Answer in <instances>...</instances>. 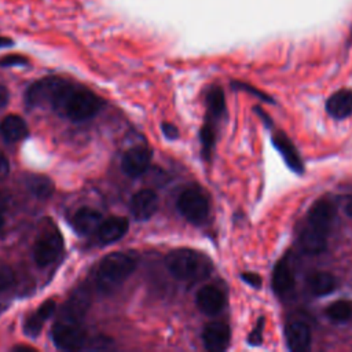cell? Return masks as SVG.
I'll use <instances>...</instances> for the list:
<instances>
[{
	"instance_id": "obj_1",
	"label": "cell",
	"mask_w": 352,
	"mask_h": 352,
	"mask_svg": "<svg viewBox=\"0 0 352 352\" xmlns=\"http://www.w3.org/2000/svg\"><path fill=\"white\" fill-rule=\"evenodd\" d=\"M73 89L74 87L60 77H44L28 88L26 103L33 107L51 106L63 111Z\"/></svg>"
},
{
	"instance_id": "obj_2",
	"label": "cell",
	"mask_w": 352,
	"mask_h": 352,
	"mask_svg": "<svg viewBox=\"0 0 352 352\" xmlns=\"http://www.w3.org/2000/svg\"><path fill=\"white\" fill-rule=\"evenodd\" d=\"M136 268V260L126 253H110L99 264L96 283L100 290H111L122 283Z\"/></svg>"
},
{
	"instance_id": "obj_3",
	"label": "cell",
	"mask_w": 352,
	"mask_h": 352,
	"mask_svg": "<svg viewBox=\"0 0 352 352\" xmlns=\"http://www.w3.org/2000/svg\"><path fill=\"white\" fill-rule=\"evenodd\" d=\"M169 272L179 280H195L208 274L209 264L205 258L191 249H175L165 257Z\"/></svg>"
},
{
	"instance_id": "obj_4",
	"label": "cell",
	"mask_w": 352,
	"mask_h": 352,
	"mask_svg": "<svg viewBox=\"0 0 352 352\" xmlns=\"http://www.w3.org/2000/svg\"><path fill=\"white\" fill-rule=\"evenodd\" d=\"M102 106V100L88 89H73L63 113L72 121H85L94 117Z\"/></svg>"
},
{
	"instance_id": "obj_5",
	"label": "cell",
	"mask_w": 352,
	"mask_h": 352,
	"mask_svg": "<svg viewBox=\"0 0 352 352\" xmlns=\"http://www.w3.org/2000/svg\"><path fill=\"white\" fill-rule=\"evenodd\" d=\"M177 209L191 223H202L209 213V202L198 188H186L177 198Z\"/></svg>"
},
{
	"instance_id": "obj_6",
	"label": "cell",
	"mask_w": 352,
	"mask_h": 352,
	"mask_svg": "<svg viewBox=\"0 0 352 352\" xmlns=\"http://www.w3.org/2000/svg\"><path fill=\"white\" fill-rule=\"evenodd\" d=\"M52 341L59 349L74 351L81 349L87 342L85 331L81 329L80 323L70 320H60L52 327Z\"/></svg>"
},
{
	"instance_id": "obj_7",
	"label": "cell",
	"mask_w": 352,
	"mask_h": 352,
	"mask_svg": "<svg viewBox=\"0 0 352 352\" xmlns=\"http://www.w3.org/2000/svg\"><path fill=\"white\" fill-rule=\"evenodd\" d=\"M62 235L55 228L45 230L38 236L33 249L36 264L40 267H47L54 263L62 250Z\"/></svg>"
},
{
	"instance_id": "obj_8",
	"label": "cell",
	"mask_w": 352,
	"mask_h": 352,
	"mask_svg": "<svg viewBox=\"0 0 352 352\" xmlns=\"http://www.w3.org/2000/svg\"><path fill=\"white\" fill-rule=\"evenodd\" d=\"M151 161V151L147 147L129 148L122 157V170L129 177H138L143 175Z\"/></svg>"
},
{
	"instance_id": "obj_9",
	"label": "cell",
	"mask_w": 352,
	"mask_h": 352,
	"mask_svg": "<svg viewBox=\"0 0 352 352\" xmlns=\"http://www.w3.org/2000/svg\"><path fill=\"white\" fill-rule=\"evenodd\" d=\"M195 302L201 312L209 316H214L219 312H221V309L224 308L226 297L220 289H217L216 286L208 285L198 290L195 296Z\"/></svg>"
},
{
	"instance_id": "obj_10",
	"label": "cell",
	"mask_w": 352,
	"mask_h": 352,
	"mask_svg": "<svg viewBox=\"0 0 352 352\" xmlns=\"http://www.w3.org/2000/svg\"><path fill=\"white\" fill-rule=\"evenodd\" d=\"M89 305H91V297L88 290L85 287L77 289L65 302L62 309V319L80 323V320L87 314Z\"/></svg>"
},
{
	"instance_id": "obj_11",
	"label": "cell",
	"mask_w": 352,
	"mask_h": 352,
	"mask_svg": "<svg viewBox=\"0 0 352 352\" xmlns=\"http://www.w3.org/2000/svg\"><path fill=\"white\" fill-rule=\"evenodd\" d=\"M158 209V195L150 188H143L133 194L131 199V212L136 220L150 219Z\"/></svg>"
},
{
	"instance_id": "obj_12",
	"label": "cell",
	"mask_w": 352,
	"mask_h": 352,
	"mask_svg": "<svg viewBox=\"0 0 352 352\" xmlns=\"http://www.w3.org/2000/svg\"><path fill=\"white\" fill-rule=\"evenodd\" d=\"M336 216V206L329 199H318L308 212V226L329 232L330 224Z\"/></svg>"
},
{
	"instance_id": "obj_13",
	"label": "cell",
	"mask_w": 352,
	"mask_h": 352,
	"mask_svg": "<svg viewBox=\"0 0 352 352\" xmlns=\"http://www.w3.org/2000/svg\"><path fill=\"white\" fill-rule=\"evenodd\" d=\"M230 327L221 322H212L205 326L202 333L204 345L208 351L220 352L228 346L230 342Z\"/></svg>"
},
{
	"instance_id": "obj_14",
	"label": "cell",
	"mask_w": 352,
	"mask_h": 352,
	"mask_svg": "<svg viewBox=\"0 0 352 352\" xmlns=\"http://www.w3.org/2000/svg\"><path fill=\"white\" fill-rule=\"evenodd\" d=\"M103 220L104 219L100 212H98L92 208H81L73 214L72 224H73V228L78 234L89 235L99 230Z\"/></svg>"
},
{
	"instance_id": "obj_15",
	"label": "cell",
	"mask_w": 352,
	"mask_h": 352,
	"mask_svg": "<svg viewBox=\"0 0 352 352\" xmlns=\"http://www.w3.org/2000/svg\"><path fill=\"white\" fill-rule=\"evenodd\" d=\"M272 144L280 153L286 165L293 172H296V173H302L304 172V164L300 158V154H298L297 148L294 147V144L290 142V139L287 136L278 132L276 135L272 136Z\"/></svg>"
},
{
	"instance_id": "obj_16",
	"label": "cell",
	"mask_w": 352,
	"mask_h": 352,
	"mask_svg": "<svg viewBox=\"0 0 352 352\" xmlns=\"http://www.w3.org/2000/svg\"><path fill=\"white\" fill-rule=\"evenodd\" d=\"M294 287L293 268L285 256L279 260L272 272V289L278 296H285Z\"/></svg>"
},
{
	"instance_id": "obj_17",
	"label": "cell",
	"mask_w": 352,
	"mask_h": 352,
	"mask_svg": "<svg viewBox=\"0 0 352 352\" xmlns=\"http://www.w3.org/2000/svg\"><path fill=\"white\" fill-rule=\"evenodd\" d=\"M129 228V221L126 217L122 216H111L102 221L98 236L102 243H113L118 239H121Z\"/></svg>"
},
{
	"instance_id": "obj_18",
	"label": "cell",
	"mask_w": 352,
	"mask_h": 352,
	"mask_svg": "<svg viewBox=\"0 0 352 352\" xmlns=\"http://www.w3.org/2000/svg\"><path fill=\"white\" fill-rule=\"evenodd\" d=\"M286 340L290 351H308L311 346V330L304 322H292L286 327Z\"/></svg>"
},
{
	"instance_id": "obj_19",
	"label": "cell",
	"mask_w": 352,
	"mask_h": 352,
	"mask_svg": "<svg viewBox=\"0 0 352 352\" xmlns=\"http://www.w3.org/2000/svg\"><path fill=\"white\" fill-rule=\"evenodd\" d=\"M56 304L54 300H45L34 312L26 316L23 330L28 336L36 337L40 334L45 320L55 312Z\"/></svg>"
},
{
	"instance_id": "obj_20",
	"label": "cell",
	"mask_w": 352,
	"mask_h": 352,
	"mask_svg": "<svg viewBox=\"0 0 352 352\" xmlns=\"http://www.w3.org/2000/svg\"><path fill=\"white\" fill-rule=\"evenodd\" d=\"M327 234L326 231L316 230L311 226L302 230L300 234V248L307 254H319L327 248Z\"/></svg>"
},
{
	"instance_id": "obj_21",
	"label": "cell",
	"mask_w": 352,
	"mask_h": 352,
	"mask_svg": "<svg viewBox=\"0 0 352 352\" xmlns=\"http://www.w3.org/2000/svg\"><path fill=\"white\" fill-rule=\"evenodd\" d=\"M326 110L336 120L349 117L352 114V91L340 89L334 92L326 102Z\"/></svg>"
},
{
	"instance_id": "obj_22",
	"label": "cell",
	"mask_w": 352,
	"mask_h": 352,
	"mask_svg": "<svg viewBox=\"0 0 352 352\" xmlns=\"http://www.w3.org/2000/svg\"><path fill=\"white\" fill-rule=\"evenodd\" d=\"M28 126L22 117L16 114L6 116L0 122V136L7 143L22 140L28 136Z\"/></svg>"
},
{
	"instance_id": "obj_23",
	"label": "cell",
	"mask_w": 352,
	"mask_h": 352,
	"mask_svg": "<svg viewBox=\"0 0 352 352\" xmlns=\"http://www.w3.org/2000/svg\"><path fill=\"white\" fill-rule=\"evenodd\" d=\"M307 283H308L309 292L315 296H326L331 293L337 285L336 278L331 274L323 272V271L311 274Z\"/></svg>"
},
{
	"instance_id": "obj_24",
	"label": "cell",
	"mask_w": 352,
	"mask_h": 352,
	"mask_svg": "<svg viewBox=\"0 0 352 352\" xmlns=\"http://www.w3.org/2000/svg\"><path fill=\"white\" fill-rule=\"evenodd\" d=\"M29 191L40 199H47L52 195L54 192V184L51 182V179H48L47 176L43 175H33L28 179L26 182Z\"/></svg>"
},
{
	"instance_id": "obj_25",
	"label": "cell",
	"mask_w": 352,
	"mask_h": 352,
	"mask_svg": "<svg viewBox=\"0 0 352 352\" xmlns=\"http://www.w3.org/2000/svg\"><path fill=\"white\" fill-rule=\"evenodd\" d=\"M324 314L334 323L346 322L352 316V302L346 300L334 301L326 308Z\"/></svg>"
},
{
	"instance_id": "obj_26",
	"label": "cell",
	"mask_w": 352,
	"mask_h": 352,
	"mask_svg": "<svg viewBox=\"0 0 352 352\" xmlns=\"http://www.w3.org/2000/svg\"><path fill=\"white\" fill-rule=\"evenodd\" d=\"M206 103H208V113L210 118H219L226 110V100H224L223 91L219 87L212 88L208 92Z\"/></svg>"
},
{
	"instance_id": "obj_27",
	"label": "cell",
	"mask_w": 352,
	"mask_h": 352,
	"mask_svg": "<svg viewBox=\"0 0 352 352\" xmlns=\"http://www.w3.org/2000/svg\"><path fill=\"white\" fill-rule=\"evenodd\" d=\"M201 143H202V154L206 160H209L213 144H214V128L209 121L201 128Z\"/></svg>"
},
{
	"instance_id": "obj_28",
	"label": "cell",
	"mask_w": 352,
	"mask_h": 352,
	"mask_svg": "<svg viewBox=\"0 0 352 352\" xmlns=\"http://www.w3.org/2000/svg\"><path fill=\"white\" fill-rule=\"evenodd\" d=\"M15 280V274L11 267L0 264V292H4L12 286Z\"/></svg>"
},
{
	"instance_id": "obj_29",
	"label": "cell",
	"mask_w": 352,
	"mask_h": 352,
	"mask_svg": "<svg viewBox=\"0 0 352 352\" xmlns=\"http://www.w3.org/2000/svg\"><path fill=\"white\" fill-rule=\"evenodd\" d=\"M264 318H260L256 323V326L253 327V330L250 331L249 337H248V342L250 345H260L263 341V330H264Z\"/></svg>"
},
{
	"instance_id": "obj_30",
	"label": "cell",
	"mask_w": 352,
	"mask_h": 352,
	"mask_svg": "<svg viewBox=\"0 0 352 352\" xmlns=\"http://www.w3.org/2000/svg\"><path fill=\"white\" fill-rule=\"evenodd\" d=\"M232 85L236 88V89H242V91H246V92H249V94H252V95H256V96H258L261 100H265V102H270V103H274L272 100H271V98L267 95V94H264V92H261V91H258V89H256L254 87H252V85H248V84H243V82H232Z\"/></svg>"
},
{
	"instance_id": "obj_31",
	"label": "cell",
	"mask_w": 352,
	"mask_h": 352,
	"mask_svg": "<svg viewBox=\"0 0 352 352\" xmlns=\"http://www.w3.org/2000/svg\"><path fill=\"white\" fill-rule=\"evenodd\" d=\"M113 346V341L107 337H96L94 340L89 341V345H88V349H109Z\"/></svg>"
},
{
	"instance_id": "obj_32",
	"label": "cell",
	"mask_w": 352,
	"mask_h": 352,
	"mask_svg": "<svg viewBox=\"0 0 352 352\" xmlns=\"http://www.w3.org/2000/svg\"><path fill=\"white\" fill-rule=\"evenodd\" d=\"M26 62H28V59L22 55H8L0 60V65L1 66H14V65H23Z\"/></svg>"
},
{
	"instance_id": "obj_33",
	"label": "cell",
	"mask_w": 352,
	"mask_h": 352,
	"mask_svg": "<svg viewBox=\"0 0 352 352\" xmlns=\"http://www.w3.org/2000/svg\"><path fill=\"white\" fill-rule=\"evenodd\" d=\"M161 129L164 132V135L168 138V139H176L179 136V131L177 128L170 124V122H162L161 124Z\"/></svg>"
},
{
	"instance_id": "obj_34",
	"label": "cell",
	"mask_w": 352,
	"mask_h": 352,
	"mask_svg": "<svg viewBox=\"0 0 352 352\" xmlns=\"http://www.w3.org/2000/svg\"><path fill=\"white\" fill-rule=\"evenodd\" d=\"M241 278L250 286L253 287H260L261 285V278L257 275V274H253V272H243L241 275Z\"/></svg>"
},
{
	"instance_id": "obj_35",
	"label": "cell",
	"mask_w": 352,
	"mask_h": 352,
	"mask_svg": "<svg viewBox=\"0 0 352 352\" xmlns=\"http://www.w3.org/2000/svg\"><path fill=\"white\" fill-rule=\"evenodd\" d=\"M8 170H10V164H8V160L6 158V155L0 151V179L7 176L8 175Z\"/></svg>"
},
{
	"instance_id": "obj_36",
	"label": "cell",
	"mask_w": 352,
	"mask_h": 352,
	"mask_svg": "<svg viewBox=\"0 0 352 352\" xmlns=\"http://www.w3.org/2000/svg\"><path fill=\"white\" fill-rule=\"evenodd\" d=\"M8 98H10L8 89L0 84V109H3L8 103Z\"/></svg>"
},
{
	"instance_id": "obj_37",
	"label": "cell",
	"mask_w": 352,
	"mask_h": 352,
	"mask_svg": "<svg viewBox=\"0 0 352 352\" xmlns=\"http://www.w3.org/2000/svg\"><path fill=\"white\" fill-rule=\"evenodd\" d=\"M10 45H12V40L8 38V37L0 36V48H3V47H10Z\"/></svg>"
},
{
	"instance_id": "obj_38",
	"label": "cell",
	"mask_w": 352,
	"mask_h": 352,
	"mask_svg": "<svg viewBox=\"0 0 352 352\" xmlns=\"http://www.w3.org/2000/svg\"><path fill=\"white\" fill-rule=\"evenodd\" d=\"M345 213L352 217V198H349L348 202H346V205H345Z\"/></svg>"
},
{
	"instance_id": "obj_39",
	"label": "cell",
	"mask_w": 352,
	"mask_h": 352,
	"mask_svg": "<svg viewBox=\"0 0 352 352\" xmlns=\"http://www.w3.org/2000/svg\"><path fill=\"white\" fill-rule=\"evenodd\" d=\"M14 351H16V352H19V351L28 352V351H34V348H30L28 345H18V346H14Z\"/></svg>"
},
{
	"instance_id": "obj_40",
	"label": "cell",
	"mask_w": 352,
	"mask_h": 352,
	"mask_svg": "<svg viewBox=\"0 0 352 352\" xmlns=\"http://www.w3.org/2000/svg\"><path fill=\"white\" fill-rule=\"evenodd\" d=\"M3 224H4V217H3V214H1V212H0V228L3 227Z\"/></svg>"
},
{
	"instance_id": "obj_41",
	"label": "cell",
	"mask_w": 352,
	"mask_h": 352,
	"mask_svg": "<svg viewBox=\"0 0 352 352\" xmlns=\"http://www.w3.org/2000/svg\"><path fill=\"white\" fill-rule=\"evenodd\" d=\"M351 37H352V33H351Z\"/></svg>"
}]
</instances>
